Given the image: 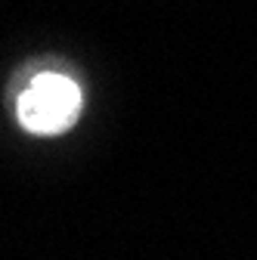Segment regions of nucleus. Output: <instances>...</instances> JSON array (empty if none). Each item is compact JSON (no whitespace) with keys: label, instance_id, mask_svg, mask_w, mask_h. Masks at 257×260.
I'll use <instances>...</instances> for the list:
<instances>
[{"label":"nucleus","instance_id":"f257e3e1","mask_svg":"<svg viewBox=\"0 0 257 260\" xmlns=\"http://www.w3.org/2000/svg\"><path fill=\"white\" fill-rule=\"evenodd\" d=\"M81 87L66 75H38L31 87L19 96V121L25 130L41 137H56L78 121Z\"/></svg>","mask_w":257,"mask_h":260}]
</instances>
